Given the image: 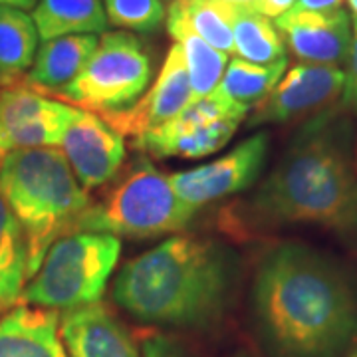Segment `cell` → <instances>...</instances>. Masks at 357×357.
<instances>
[{
	"instance_id": "cell-15",
	"label": "cell",
	"mask_w": 357,
	"mask_h": 357,
	"mask_svg": "<svg viewBox=\"0 0 357 357\" xmlns=\"http://www.w3.org/2000/svg\"><path fill=\"white\" fill-rule=\"evenodd\" d=\"M60 337L72 357H141L131 333L100 302L62 312Z\"/></svg>"
},
{
	"instance_id": "cell-9",
	"label": "cell",
	"mask_w": 357,
	"mask_h": 357,
	"mask_svg": "<svg viewBox=\"0 0 357 357\" xmlns=\"http://www.w3.org/2000/svg\"><path fill=\"white\" fill-rule=\"evenodd\" d=\"M77 107L54 100L24 79L0 88V157L18 149L60 147Z\"/></svg>"
},
{
	"instance_id": "cell-19",
	"label": "cell",
	"mask_w": 357,
	"mask_h": 357,
	"mask_svg": "<svg viewBox=\"0 0 357 357\" xmlns=\"http://www.w3.org/2000/svg\"><path fill=\"white\" fill-rule=\"evenodd\" d=\"M167 30L181 46L185 66L189 72V79H191L192 96L204 98V96L213 93L227 70L229 56L213 48L208 42H204L171 10H167Z\"/></svg>"
},
{
	"instance_id": "cell-21",
	"label": "cell",
	"mask_w": 357,
	"mask_h": 357,
	"mask_svg": "<svg viewBox=\"0 0 357 357\" xmlns=\"http://www.w3.org/2000/svg\"><path fill=\"white\" fill-rule=\"evenodd\" d=\"M28 284V241L22 225L0 195V307L16 304Z\"/></svg>"
},
{
	"instance_id": "cell-29",
	"label": "cell",
	"mask_w": 357,
	"mask_h": 357,
	"mask_svg": "<svg viewBox=\"0 0 357 357\" xmlns=\"http://www.w3.org/2000/svg\"><path fill=\"white\" fill-rule=\"evenodd\" d=\"M344 0H296L294 10H310V13H332L342 8Z\"/></svg>"
},
{
	"instance_id": "cell-35",
	"label": "cell",
	"mask_w": 357,
	"mask_h": 357,
	"mask_svg": "<svg viewBox=\"0 0 357 357\" xmlns=\"http://www.w3.org/2000/svg\"><path fill=\"white\" fill-rule=\"evenodd\" d=\"M0 163H2V157H0Z\"/></svg>"
},
{
	"instance_id": "cell-24",
	"label": "cell",
	"mask_w": 357,
	"mask_h": 357,
	"mask_svg": "<svg viewBox=\"0 0 357 357\" xmlns=\"http://www.w3.org/2000/svg\"><path fill=\"white\" fill-rule=\"evenodd\" d=\"M169 10L177 14L195 34H199L213 48H217L227 56L234 52V40H232L234 8L217 0H175L169 6Z\"/></svg>"
},
{
	"instance_id": "cell-27",
	"label": "cell",
	"mask_w": 357,
	"mask_h": 357,
	"mask_svg": "<svg viewBox=\"0 0 357 357\" xmlns=\"http://www.w3.org/2000/svg\"><path fill=\"white\" fill-rule=\"evenodd\" d=\"M141 357H187V354L177 342L163 335H155L143 344Z\"/></svg>"
},
{
	"instance_id": "cell-2",
	"label": "cell",
	"mask_w": 357,
	"mask_h": 357,
	"mask_svg": "<svg viewBox=\"0 0 357 357\" xmlns=\"http://www.w3.org/2000/svg\"><path fill=\"white\" fill-rule=\"evenodd\" d=\"M262 227L312 225L340 234L357 232V173L349 126L324 112L300 129L250 201Z\"/></svg>"
},
{
	"instance_id": "cell-6",
	"label": "cell",
	"mask_w": 357,
	"mask_h": 357,
	"mask_svg": "<svg viewBox=\"0 0 357 357\" xmlns=\"http://www.w3.org/2000/svg\"><path fill=\"white\" fill-rule=\"evenodd\" d=\"M119 252V238L107 232L76 230L60 236L24 286V304L66 312L100 302Z\"/></svg>"
},
{
	"instance_id": "cell-20",
	"label": "cell",
	"mask_w": 357,
	"mask_h": 357,
	"mask_svg": "<svg viewBox=\"0 0 357 357\" xmlns=\"http://www.w3.org/2000/svg\"><path fill=\"white\" fill-rule=\"evenodd\" d=\"M38 48V30L24 10L0 6V88L24 79Z\"/></svg>"
},
{
	"instance_id": "cell-31",
	"label": "cell",
	"mask_w": 357,
	"mask_h": 357,
	"mask_svg": "<svg viewBox=\"0 0 357 357\" xmlns=\"http://www.w3.org/2000/svg\"><path fill=\"white\" fill-rule=\"evenodd\" d=\"M217 2H222V4H227L230 8H252L255 10L256 4L260 0H217Z\"/></svg>"
},
{
	"instance_id": "cell-13",
	"label": "cell",
	"mask_w": 357,
	"mask_h": 357,
	"mask_svg": "<svg viewBox=\"0 0 357 357\" xmlns=\"http://www.w3.org/2000/svg\"><path fill=\"white\" fill-rule=\"evenodd\" d=\"M345 74L337 66L296 64L256 105L250 126L284 123L324 109L344 91Z\"/></svg>"
},
{
	"instance_id": "cell-4",
	"label": "cell",
	"mask_w": 357,
	"mask_h": 357,
	"mask_svg": "<svg viewBox=\"0 0 357 357\" xmlns=\"http://www.w3.org/2000/svg\"><path fill=\"white\" fill-rule=\"evenodd\" d=\"M0 195L28 241V280L60 236L82 229L91 201L60 147L18 149L0 163Z\"/></svg>"
},
{
	"instance_id": "cell-22",
	"label": "cell",
	"mask_w": 357,
	"mask_h": 357,
	"mask_svg": "<svg viewBox=\"0 0 357 357\" xmlns=\"http://www.w3.org/2000/svg\"><path fill=\"white\" fill-rule=\"evenodd\" d=\"M234 54L250 64L268 66L286 58V44L274 22L252 8H234Z\"/></svg>"
},
{
	"instance_id": "cell-1",
	"label": "cell",
	"mask_w": 357,
	"mask_h": 357,
	"mask_svg": "<svg viewBox=\"0 0 357 357\" xmlns=\"http://www.w3.org/2000/svg\"><path fill=\"white\" fill-rule=\"evenodd\" d=\"M252 307L274 357H340L357 335V296L332 258L300 243L268 250L256 268Z\"/></svg>"
},
{
	"instance_id": "cell-23",
	"label": "cell",
	"mask_w": 357,
	"mask_h": 357,
	"mask_svg": "<svg viewBox=\"0 0 357 357\" xmlns=\"http://www.w3.org/2000/svg\"><path fill=\"white\" fill-rule=\"evenodd\" d=\"M286 66H288L286 58L268 66L250 64L241 58H232L215 91L230 102L241 103L244 107L252 109V105L256 107L280 82V77L286 72Z\"/></svg>"
},
{
	"instance_id": "cell-26",
	"label": "cell",
	"mask_w": 357,
	"mask_h": 357,
	"mask_svg": "<svg viewBox=\"0 0 357 357\" xmlns=\"http://www.w3.org/2000/svg\"><path fill=\"white\" fill-rule=\"evenodd\" d=\"M354 38H351V48L345 62V82L344 91H342V103L345 109L354 112L357 115V18H354Z\"/></svg>"
},
{
	"instance_id": "cell-30",
	"label": "cell",
	"mask_w": 357,
	"mask_h": 357,
	"mask_svg": "<svg viewBox=\"0 0 357 357\" xmlns=\"http://www.w3.org/2000/svg\"><path fill=\"white\" fill-rule=\"evenodd\" d=\"M38 4V0H0V6L18 8V10H32Z\"/></svg>"
},
{
	"instance_id": "cell-11",
	"label": "cell",
	"mask_w": 357,
	"mask_h": 357,
	"mask_svg": "<svg viewBox=\"0 0 357 357\" xmlns=\"http://www.w3.org/2000/svg\"><path fill=\"white\" fill-rule=\"evenodd\" d=\"M192 100L195 96L183 52L178 44H173L171 50L167 52L165 62L155 77L151 89L143 93L128 109L100 117L123 137L139 141L147 133L163 128L171 119H175Z\"/></svg>"
},
{
	"instance_id": "cell-3",
	"label": "cell",
	"mask_w": 357,
	"mask_h": 357,
	"mask_svg": "<svg viewBox=\"0 0 357 357\" xmlns=\"http://www.w3.org/2000/svg\"><path fill=\"white\" fill-rule=\"evenodd\" d=\"M234 262L215 241L173 236L123 264L114 300L145 324L206 328L229 300Z\"/></svg>"
},
{
	"instance_id": "cell-32",
	"label": "cell",
	"mask_w": 357,
	"mask_h": 357,
	"mask_svg": "<svg viewBox=\"0 0 357 357\" xmlns=\"http://www.w3.org/2000/svg\"><path fill=\"white\" fill-rule=\"evenodd\" d=\"M347 4H349V10L354 14V18H357V0H347Z\"/></svg>"
},
{
	"instance_id": "cell-8",
	"label": "cell",
	"mask_w": 357,
	"mask_h": 357,
	"mask_svg": "<svg viewBox=\"0 0 357 357\" xmlns=\"http://www.w3.org/2000/svg\"><path fill=\"white\" fill-rule=\"evenodd\" d=\"M246 114L248 107L213 91L204 98H195L163 128L133 141V147L155 157H206L229 143Z\"/></svg>"
},
{
	"instance_id": "cell-17",
	"label": "cell",
	"mask_w": 357,
	"mask_h": 357,
	"mask_svg": "<svg viewBox=\"0 0 357 357\" xmlns=\"http://www.w3.org/2000/svg\"><path fill=\"white\" fill-rule=\"evenodd\" d=\"M96 34H72L44 42L24 82L40 93L54 98L72 84L98 48Z\"/></svg>"
},
{
	"instance_id": "cell-18",
	"label": "cell",
	"mask_w": 357,
	"mask_h": 357,
	"mask_svg": "<svg viewBox=\"0 0 357 357\" xmlns=\"http://www.w3.org/2000/svg\"><path fill=\"white\" fill-rule=\"evenodd\" d=\"M32 20L44 42L72 34H98L107 28L102 0H38Z\"/></svg>"
},
{
	"instance_id": "cell-5",
	"label": "cell",
	"mask_w": 357,
	"mask_h": 357,
	"mask_svg": "<svg viewBox=\"0 0 357 357\" xmlns=\"http://www.w3.org/2000/svg\"><path fill=\"white\" fill-rule=\"evenodd\" d=\"M197 208L178 199L169 177L147 159L117 173L98 204H91L79 230L128 238H155L187 229Z\"/></svg>"
},
{
	"instance_id": "cell-12",
	"label": "cell",
	"mask_w": 357,
	"mask_h": 357,
	"mask_svg": "<svg viewBox=\"0 0 357 357\" xmlns=\"http://www.w3.org/2000/svg\"><path fill=\"white\" fill-rule=\"evenodd\" d=\"M60 149L84 191L109 185L126 159L123 135L98 114L82 109L66 128Z\"/></svg>"
},
{
	"instance_id": "cell-25",
	"label": "cell",
	"mask_w": 357,
	"mask_h": 357,
	"mask_svg": "<svg viewBox=\"0 0 357 357\" xmlns=\"http://www.w3.org/2000/svg\"><path fill=\"white\" fill-rule=\"evenodd\" d=\"M107 22L135 32H155L165 22L163 0H103Z\"/></svg>"
},
{
	"instance_id": "cell-28",
	"label": "cell",
	"mask_w": 357,
	"mask_h": 357,
	"mask_svg": "<svg viewBox=\"0 0 357 357\" xmlns=\"http://www.w3.org/2000/svg\"><path fill=\"white\" fill-rule=\"evenodd\" d=\"M296 0H260L256 4V13L264 14L268 18H278L282 14H286L288 10H292Z\"/></svg>"
},
{
	"instance_id": "cell-14",
	"label": "cell",
	"mask_w": 357,
	"mask_h": 357,
	"mask_svg": "<svg viewBox=\"0 0 357 357\" xmlns=\"http://www.w3.org/2000/svg\"><path fill=\"white\" fill-rule=\"evenodd\" d=\"M274 26L284 44L304 64L337 66L347 62L354 26L349 14L337 8L332 13L288 10L276 18Z\"/></svg>"
},
{
	"instance_id": "cell-16",
	"label": "cell",
	"mask_w": 357,
	"mask_h": 357,
	"mask_svg": "<svg viewBox=\"0 0 357 357\" xmlns=\"http://www.w3.org/2000/svg\"><path fill=\"white\" fill-rule=\"evenodd\" d=\"M0 357H66L60 314L18 304L0 318Z\"/></svg>"
},
{
	"instance_id": "cell-33",
	"label": "cell",
	"mask_w": 357,
	"mask_h": 357,
	"mask_svg": "<svg viewBox=\"0 0 357 357\" xmlns=\"http://www.w3.org/2000/svg\"><path fill=\"white\" fill-rule=\"evenodd\" d=\"M347 357H357V345L351 349V351H349V354H347Z\"/></svg>"
},
{
	"instance_id": "cell-7",
	"label": "cell",
	"mask_w": 357,
	"mask_h": 357,
	"mask_svg": "<svg viewBox=\"0 0 357 357\" xmlns=\"http://www.w3.org/2000/svg\"><path fill=\"white\" fill-rule=\"evenodd\" d=\"M151 82V58L145 44L129 32H103L98 48L77 77L54 100L98 115L131 107Z\"/></svg>"
},
{
	"instance_id": "cell-10",
	"label": "cell",
	"mask_w": 357,
	"mask_h": 357,
	"mask_svg": "<svg viewBox=\"0 0 357 357\" xmlns=\"http://www.w3.org/2000/svg\"><path fill=\"white\" fill-rule=\"evenodd\" d=\"M268 149V131H258L213 163L171 175L169 183L178 199L192 208L217 203L255 185L266 165Z\"/></svg>"
},
{
	"instance_id": "cell-34",
	"label": "cell",
	"mask_w": 357,
	"mask_h": 357,
	"mask_svg": "<svg viewBox=\"0 0 357 357\" xmlns=\"http://www.w3.org/2000/svg\"><path fill=\"white\" fill-rule=\"evenodd\" d=\"M354 165H356V173H357V151H356V161H354Z\"/></svg>"
}]
</instances>
